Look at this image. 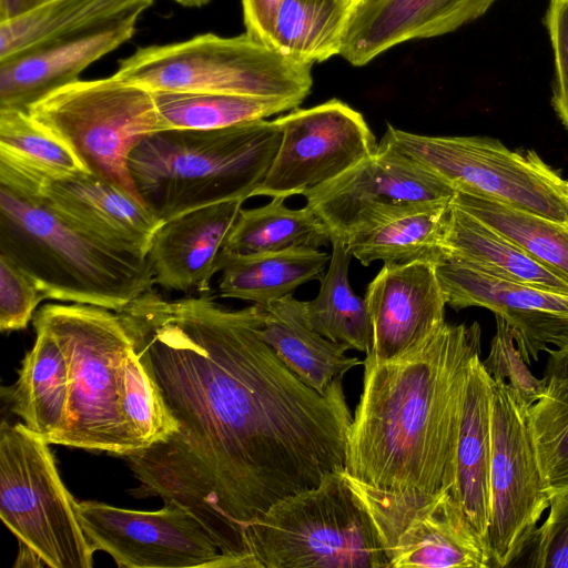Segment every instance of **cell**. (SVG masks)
<instances>
[{
	"label": "cell",
	"mask_w": 568,
	"mask_h": 568,
	"mask_svg": "<svg viewBox=\"0 0 568 568\" xmlns=\"http://www.w3.org/2000/svg\"><path fill=\"white\" fill-rule=\"evenodd\" d=\"M116 313L174 428L123 456L142 495L190 511L234 568H258L245 528L345 468L343 377L324 394L302 382L261 337L258 304L151 288Z\"/></svg>",
	"instance_id": "6da1fadb"
},
{
	"label": "cell",
	"mask_w": 568,
	"mask_h": 568,
	"mask_svg": "<svg viewBox=\"0 0 568 568\" xmlns=\"http://www.w3.org/2000/svg\"><path fill=\"white\" fill-rule=\"evenodd\" d=\"M480 352L477 322H445L398 357L376 362L366 355L345 473L383 490H449L456 496L469 373Z\"/></svg>",
	"instance_id": "7a4b0ae2"
},
{
	"label": "cell",
	"mask_w": 568,
	"mask_h": 568,
	"mask_svg": "<svg viewBox=\"0 0 568 568\" xmlns=\"http://www.w3.org/2000/svg\"><path fill=\"white\" fill-rule=\"evenodd\" d=\"M281 141L275 120L144 136L128 166L142 203L165 222L212 204L252 197Z\"/></svg>",
	"instance_id": "3957f363"
},
{
	"label": "cell",
	"mask_w": 568,
	"mask_h": 568,
	"mask_svg": "<svg viewBox=\"0 0 568 568\" xmlns=\"http://www.w3.org/2000/svg\"><path fill=\"white\" fill-rule=\"evenodd\" d=\"M0 254L45 298L121 312L154 285L148 256L116 250L39 200L0 186Z\"/></svg>",
	"instance_id": "277c9868"
},
{
	"label": "cell",
	"mask_w": 568,
	"mask_h": 568,
	"mask_svg": "<svg viewBox=\"0 0 568 568\" xmlns=\"http://www.w3.org/2000/svg\"><path fill=\"white\" fill-rule=\"evenodd\" d=\"M260 568H389L345 471L276 501L244 531Z\"/></svg>",
	"instance_id": "5b68a950"
},
{
	"label": "cell",
	"mask_w": 568,
	"mask_h": 568,
	"mask_svg": "<svg viewBox=\"0 0 568 568\" xmlns=\"http://www.w3.org/2000/svg\"><path fill=\"white\" fill-rule=\"evenodd\" d=\"M55 336L69 367L70 400L59 445L125 456L139 449L121 408L132 339L119 313L88 304H47L34 315Z\"/></svg>",
	"instance_id": "8992f818"
},
{
	"label": "cell",
	"mask_w": 568,
	"mask_h": 568,
	"mask_svg": "<svg viewBox=\"0 0 568 568\" xmlns=\"http://www.w3.org/2000/svg\"><path fill=\"white\" fill-rule=\"evenodd\" d=\"M78 501L49 443L23 423L0 426V517L19 544L14 568H91L93 548Z\"/></svg>",
	"instance_id": "52a82bcc"
},
{
	"label": "cell",
	"mask_w": 568,
	"mask_h": 568,
	"mask_svg": "<svg viewBox=\"0 0 568 568\" xmlns=\"http://www.w3.org/2000/svg\"><path fill=\"white\" fill-rule=\"evenodd\" d=\"M312 64L297 62L247 33H213L138 49L114 75L150 91H192L287 99L302 103Z\"/></svg>",
	"instance_id": "ba28073f"
},
{
	"label": "cell",
	"mask_w": 568,
	"mask_h": 568,
	"mask_svg": "<svg viewBox=\"0 0 568 568\" xmlns=\"http://www.w3.org/2000/svg\"><path fill=\"white\" fill-rule=\"evenodd\" d=\"M455 192L486 197L568 224V181L532 150L489 136H442L387 124L381 139Z\"/></svg>",
	"instance_id": "9c48e42d"
},
{
	"label": "cell",
	"mask_w": 568,
	"mask_h": 568,
	"mask_svg": "<svg viewBox=\"0 0 568 568\" xmlns=\"http://www.w3.org/2000/svg\"><path fill=\"white\" fill-rule=\"evenodd\" d=\"M29 113L90 173L142 202L128 159L144 136L163 130L152 91L114 74L77 80L34 103Z\"/></svg>",
	"instance_id": "30bf717a"
},
{
	"label": "cell",
	"mask_w": 568,
	"mask_h": 568,
	"mask_svg": "<svg viewBox=\"0 0 568 568\" xmlns=\"http://www.w3.org/2000/svg\"><path fill=\"white\" fill-rule=\"evenodd\" d=\"M345 475L374 523L389 568L493 566L488 542L452 491L383 490Z\"/></svg>",
	"instance_id": "8fae6325"
},
{
	"label": "cell",
	"mask_w": 568,
	"mask_h": 568,
	"mask_svg": "<svg viewBox=\"0 0 568 568\" xmlns=\"http://www.w3.org/2000/svg\"><path fill=\"white\" fill-rule=\"evenodd\" d=\"M491 395V524L494 567H507L529 547L549 508L521 394L498 376Z\"/></svg>",
	"instance_id": "7c38bea8"
},
{
	"label": "cell",
	"mask_w": 568,
	"mask_h": 568,
	"mask_svg": "<svg viewBox=\"0 0 568 568\" xmlns=\"http://www.w3.org/2000/svg\"><path fill=\"white\" fill-rule=\"evenodd\" d=\"M331 240L348 239L424 204L449 202L455 190L390 145L338 178L303 193Z\"/></svg>",
	"instance_id": "4fadbf2b"
},
{
	"label": "cell",
	"mask_w": 568,
	"mask_h": 568,
	"mask_svg": "<svg viewBox=\"0 0 568 568\" xmlns=\"http://www.w3.org/2000/svg\"><path fill=\"white\" fill-rule=\"evenodd\" d=\"M281 141L272 164L252 196L288 197L344 174L378 149L358 111L331 99L275 119Z\"/></svg>",
	"instance_id": "5bb4252c"
},
{
	"label": "cell",
	"mask_w": 568,
	"mask_h": 568,
	"mask_svg": "<svg viewBox=\"0 0 568 568\" xmlns=\"http://www.w3.org/2000/svg\"><path fill=\"white\" fill-rule=\"evenodd\" d=\"M77 511L93 550L121 568H234L204 526L174 503L139 511L84 500Z\"/></svg>",
	"instance_id": "9a60e30c"
},
{
	"label": "cell",
	"mask_w": 568,
	"mask_h": 568,
	"mask_svg": "<svg viewBox=\"0 0 568 568\" xmlns=\"http://www.w3.org/2000/svg\"><path fill=\"white\" fill-rule=\"evenodd\" d=\"M0 186L39 200L77 229L135 255L148 256L163 223L142 202L90 172L47 176L0 161Z\"/></svg>",
	"instance_id": "2e32d148"
},
{
	"label": "cell",
	"mask_w": 568,
	"mask_h": 568,
	"mask_svg": "<svg viewBox=\"0 0 568 568\" xmlns=\"http://www.w3.org/2000/svg\"><path fill=\"white\" fill-rule=\"evenodd\" d=\"M446 304L490 310L510 326L529 366L541 352L568 339V295L491 276L457 261L436 266Z\"/></svg>",
	"instance_id": "e0dca14e"
},
{
	"label": "cell",
	"mask_w": 568,
	"mask_h": 568,
	"mask_svg": "<svg viewBox=\"0 0 568 568\" xmlns=\"http://www.w3.org/2000/svg\"><path fill=\"white\" fill-rule=\"evenodd\" d=\"M142 13L132 11L0 59V110L29 112L53 91L79 80L85 68L133 37Z\"/></svg>",
	"instance_id": "ac0fdd59"
},
{
	"label": "cell",
	"mask_w": 568,
	"mask_h": 568,
	"mask_svg": "<svg viewBox=\"0 0 568 568\" xmlns=\"http://www.w3.org/2000/svg\"><path fill=\"white\" fill-rule=\"evenodd\" d=\"M436 266L384 264L365 295L374 335L366 355L376 362L398 357L446 322L447 304Z\"/></svg>",
	"instance_id": "d6986e66"
},
{
	"label": "cell",
	"mask_w": 568,
	"mask_h": 568,
	"mask_svg": "<svg viewBox=\"0 0 568 568\" xmlns=\"http://www.w3.org/2000/svg\"><path fill=\"white\" fill-rule=\"evenodd\" d=\"M497 0H361L352 8L339 55L362 67L402 42L453 32Z\"/></svg>",
	"instance_id": "ffe728a7"
},
{
	"label": "cell",
	"mask_w": 568,
	"mask_h": 568,
	"mask_svg": "<svg viewBox=\"0 0 568 568\" xmlns=\"http://www.w3.org/2000/svg\"><path fill=\"white\" fill-rule=\"evenodd\" d=\"M243 203L221 202L163 222L148 252L154 284L185 294L210 292Z\"/></svg>",
	"instance_id": "44dd1931"
},
{
	"label": "cell",
	"mask_w": 568,
	"mask_h": 568,
	"mask_svg": "<svg viewBox=\"0 0 568 568\" xmlns=\"http://www.w3.org/2000/svg\"><path fill=\"white\" fill-rule=\"evenodd\" d=\"M36 342L26 354L17 382L2 387V397L27 428L59 445L68 423L69 367L60 343L42 323L33 321Z\"/></svg>",
	"instance_id": "7402d4cb"
},
{
	"label": "cell",
	"mask_w": 568,
	"mask_h": 568,
	"mask_svg": "<svg viewBox=\"0 0 568 568\" xmlns=\"http://www.w3.org/2000/svg\"><path fill=\"white\" fill-rule=\"evenodd\" d=\"M262 307L261 337L306 385L324 394L338 377L364 363L345 353L351 347L325 338L310 325L303 301L288 295Z\"/></svg>",
	"instance_id": "603a6c76"
},
{
	"label": "cell",
	"mask_w": 568,
	"mask_h": 568,
	"mask_svg": "<svg viewBox=\"0 0 568 568\" xmlns=\"http://www.w3.org/2000/svg\"><path fill=\"white\" fill-rule=\"evenodd\" d=\"M491 395L493 377L478 355L470 367L459 433L456 497L488 545L491 524Z\"/></svg>",
	"instance_id": "cb8c5ba5"
},
{
	"label": "cell",
	"mask_w": 568,
	"mask_h": 568,
	"mask_svg": "<svg viewBox=\"0 0 568 568\" xmlns=\"http://www.w3.org/2000/svg\"><path fill=\"white\" fill-rule=\"evenodd\" d=\"M444 250L446 260L460 262L495 277L568 295V282L531 258L513 241L453 202H450Z\"/></svg>",
	"instance_id": "d4e9b609"
},
{
	"label": "cell",
	"mask_w": 568,
	"mask_h": 568,
	"mask_svg": "<svg viewBox=\"0 0 568 568\" xmlns=\"http://www.w3.org/2000/svg\"><path fill=\"white\" fill-rule=\"evenodd\" d=\"M450 202L420 205L352 235L346 242L353 257L364 266L446 261L444 239Z\"/></svg>",
	"instance_id": "484cf974"
},
{
	"label": "cell",
	"mask_w": 568,
	"mask_h": 568,
	"mask_svg": "<svg viewBox=\"0 0 568 568\" xmlns=\"http://www.w3.org/2000/svg\"><path fill=\"white\" fill-rule=\"evenodd\" d=\"M329 258L327 253L308 246L227 257L221 263L219 293L224 298L265 305L292 295L311 280L320 278Z\"/></svg>",
	"instance_id": "4316f807"
},
{
	"label": "cell",
	"mask_w": 568,
	"mask_h": 568,
	"mask_svg": "<svg viewBox=\"0 0 568 568\" xmlns=\"http://www.w3.org/2000/svg\"><path fill=\"white\" fill-rule=\"evenodd\" d=\"M331 243L324 223L308 207L290 209L285 197L267 204L242 209L220 257L251 256L293 246L320 248Z\"/></svg>",
	"instance_id": "83f0119b"
},
{
	"label": "cell",
	"mask_w": 568,
	"mask_h": 568,
	"mask_svg": "<svg viewBox=\"0 0 568 568\" xmlns=\"http://www.w3.org/2000/svg\"><path fill=\"white\" fill-rule=\"evenodd\" d=\"M332 254L320 280L317 296L304 302L311 327L331 341L368 353L373 345V326L365 297L357 296L348 281L352 254L339 239H332Z\"/></svg>",
	"instance_id": "f1b7e54d"
},
{
	"label": "cell",
	"mask_w": 568,
	"mask_h": 568,
	"mask_svg": "<svg viewBox=\"0 0 568 568\" xmlns=\"http://www.w3.org/2000/svg\"><path fill=\"white\" fill-rule=\"evenodd\" d=\"M351 11L344 0H281L271 45L301 63L323 62L339 54Z\"/></svg>",
	"instance_id": "f546056e"
},
{
	"label": "cell",
	"mask_w": 568,
	"mask_h": 568,
	"mask_svg": "<svg viewBox=\"0 0 568 568\" xmlns=\"http://www.w3.org/2000/svg\"><path fill=\"white\" fill-rule=\"evenodd\" d=\"M152 3L153 0H49L0 22V59L60 34L132 11L144 12Z\"/></svg>",
	"instance_id": "4dcf8cb0"
},
{
	"label": "cell",
	"mask_w": 568,
	"mask_h": 568,
	"mask_svg": "<svg viewBox=\"0 0 568 568\" xmlns=\"http://www.w3.org/2000/svg\"><path fill=\"white\" fill-rule=\"evenodd\" d=\"M163 130H211L266 119L301 103L240 94L152 91Z\"/></svg>",
	"instance_id": "1f68e13d"
},
{
	"label": "cell",
	"mask_w": 568,
	"mask_h": 568,
	"mask_svg": "<svg viewBox=\"0 0 568 568\" xmlns=\"http://www.w3.org/2000/svg\"><path fill=\"white\" fill-rule=\"evenodd\" d=\"M453 203L506 236L568 282V224L486 197L455 192Z\"/></svg>",
	"instance_id": "d6a6232c"
},
{
	"label": "cell",
	"mask_w": 568,
	"mask_h": 568,
	"mask_svg": "<svg viewBox=\"0 0 568 568\" xmlns=\"http://www.w3.org/2000/svg\"><path fill=\"white\" fill-rule=\"evenodd\" d=\"M0 161L47 176L89 172L61 139L20 110H0Z\"/></svg>",
	"instance_id": "836d02e7"
},
{
	"label": "cell",
	"mask_w": 568,
	"mask_h": 568,
	"mask_svg": "<svg viewBox=\"0 0 568 568\" xmlns=\"http://www.w3.org/2000/svg\"><path fill=\"white\" fill-rule=\"evenodd\" d=\"M527 417L548 497L568 490V396L545 383Z\"/></svg>",
	"instance_id": "e575fe53"
},
{
	"label": "cell",
	"mask_w": 568,
	"mask_h": 568,
	"mask_svg": "<svg viewBox=\"0 0 568 568\" xmlns=\"http://www.w3.org/2000/svg\"><path fill=\"white\" fill-rule=\"evenodd\" d=\"M121 408L128 430L139 449L173 432L150 376L130 346L123 365Z\"/></svg>",
	"instance_id": "d590c367"
},
{
	"label": "cell",
	"mask_w": 568,
	"mask_h": 568,
	"mask_svg": "<svg viewBox=\"0 0 568 568\" xmlns=\"http://www.w3.org/2000/svg\"><path fill=\"white\" fill-rule=\"evenodd\" d=\"M45 295L21 268L0 254V329L20 331L28 326Z\"/></svg>",
	"instance_id": "8d00e7d4"
},
{
	"label": "cell",
	"mask_w": 568,
	"mask_h": 568,
	"mask_svg": "<svg viewBox=\"0 0 568 568\" xmlns=\"http://www.w3.org/2000/svg\"><path fill=\"white\" fill-rule=\"evenodd\" d=\"M495 318L496 334L491 341L489 356L483 362L491 376L501 377L509 383L529 405L541 392L545 382L528 369L508 323L498 315H495Z\"/></svg>",
	"instance_id": "74e56055"
},
{
	"label": "cell",
	"mask_w": 568,
	"mask_h": 568,
	"mask_svg": "<svg viewBox=\"0 0 568 568\" xmlns=\"http://www.w3.org/2000/svg\"><path fill=\"white\" fill-rule=\"evenodd\" d=\"M549 511L537 527L529 547L528 566L568 568V490L549 497Z\"/></svg>",
	"instance_id": "f35d334b"
},
{
	"label": "cell",
	"mask_w": 568,
	"mask_h": 568,
	"mask_svg": "<svg viewBox=\"0 0 568 568\" xmlns=\"http://www.w3.org/2000/svg\"><path fill=\"white\" fill-rule=\"evenodd\" d=\"M555 64L552 106L568 129V0H549L545 17Z\"/></svg>",
	"instance_id": "ab89813d"
},
{
	"label": "cell",
	"mask_w": 568,
	"mask_h": 568,
	"mask_svg": "<svg viewBox=\"0 0 568 568\" xmlns=\"http://www.w3.org/2000/svg\"><path fill=\"white\" fill-rule=\"evenodd\" d=\"M281 0H243L246 33L270 45L275 14Z\"/></svg>",
	"instance_id": "60d3db41"
},
{
	"label": "cell",
	"mask_w": 568,
	"mask_h": 568,
	"mask_svg": "<svg viewBox=\"0 0 568 568\" xmlns=\"http://www.w3.org/2000/svg\"><path fill=\"white\" fill-rule=\"evenodd\" d=\"M548 354L544 382L568 396V339L546 351Z\"/></svg>",
	"instance_id": "b9f144b4"
},
{
	"label": "cell",
	"mask_w": 568,
	"mask_h": 568,
	"mask_svg": "<svg viewBox=\"0 0 568 568\" xmlns=\"http://www.w3.org/2000/svg\"><path fill=\"white\" fill-rule=\"evenodd\" d=\"M49 0H0V22L19 17Z\"/></svg>",
	"instance_id": "7bdbcfd3"
},
{
	"label": "cell",
	"mask_w": 568,
	"mask_h": 568,
	"mask_svg": "<svg viewBox=\"0 0 568 568\" xmlns=\"http://www.w3.org/2000/svg\"><path fill=\"white\" fill-rule=\"evenodd\" d=\"M175 2L186 7H200L209 2L210 0H174Z\"/></svg>",
	"instance_id": "ee69618b"
},
{
	"label": "cell",
	"mask_w": 568,
	"mask_h": 568,
	"mask_svg": "<svg viewBox=\"0 0 568 568\" xmlns=\"http://www.w3.org/2000/svg\"><path fill=\"white\" fill-rule=\"evenodd\" d=\"M346 3H348L349 6H352V8L357 4L361 0H344Z\"/></svg>",
	"instance_id": "f6af8a7d"
}]
</instances>
